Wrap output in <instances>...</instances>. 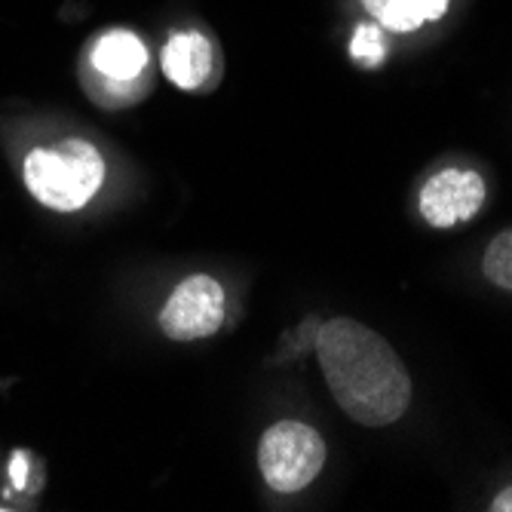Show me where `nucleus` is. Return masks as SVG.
<instances>
[{"mask_svg":"<svg viewBox=\"0 0 512 512\" xmlns=\"http://www.w3.org/2000/svg\"><path fill=\"white\" fill-rule=\"evenodd\" d=\"M316 356L338 408L362 427H390L411 405V378L399 353L368 325L335 316L316 329Z\"/></svg>","mask_w":512,"mask_h":512,"instance_id":"obj_1","label":"nucleus"},{"mask_svg":"<svg viewBox=\"0 0 512 512\" xmlns=\"http://www.w3.org/2000/svg\"><path fill=\"white\" fill-rule=\"evenodd\" d=\"M25 188L53 212H77L105 184V160L86 138H65L53 148H34L22 163Z\"/></svg>","mask_w":512,"mask_h":512,"instance_id":"obj_2","label":"nucleus"},{"mask_svg":"<svg viewBox=\"0 0 512 512\" xmlns=\"http://www.w3.org/2000/svg\"><path fill=\"white\" fill-rule=\"evenodd\" d=\"M148 62L145 40L132 31L114 28L92 37L89 50L83 53L80 80L96 105L111 111L129 108L151 92Z\"/></svg>","mask_w":512,"mask_h":512,"instance_id":"obj_3","label":"nucleus"},{"mask_svg":"<svg viewBox=\"0 0 512 512\" xmlns=\"http://www.w3.org/2000/svg\"><path fill=\"white\" fill-rule=\"evenodd\" d=\"M325 442L322 436L301 421L273 424L258 445V467L270 491L295 494L304 491L322 470Z\"/></svg>","mask_w":512,"mask_h":512,"instance_id":"obj_4","label":"nucleus"},{"mask_svg":"<svg viewBox=\"0 0 512 512\" xmlns=\"http://www.w3.org/2000/svg\"><path fill=\"white\" fill-rule=\"evenodd\" d=\"M224 289L218 279L197 273L169 295L160 310V332L172 341H200L221 329Z\"/></svg>","mask_w":512,"mask_h":512,"instance_id":"obj_5","label":"nucleus"},{"mask_svg":"<svg viewBox=\"0 0 512 512\" xmlns=\"http://www.w3.org/2000/svg\"><path fill=\"white\" fill-rule=\"evenodd\" d=\"M485 181L473 169H442L424 188L417 209L430 227H454L460 221L476 218L485 203Z\"/></svg>","mask_w":512,"mask_h":512,"instance_id":"obj_6","label":"nucleus"},{"mask_svg":"<svg viewBox=\"0 0 512 512\" xmlns=\"http://www.w3.org/2000/svg\"><path fill=\"white\" fill-rule=\"evenodd\" d=\"M215 68L212 43L197 31H181L163 46V74L184 92L203 89Z\"/></svg>","mask_w":512,"mask_h":512,"instance_id":"obj_7","label":"nucleus"},{"mask_svg":"<svg viewBox=\"0 0 512 512\" xmlns=\"http://www.w3.org/2000/svg\"><path fill=\"white\" fill-rule=\"evenodd\" d=\"M362 7L381 28L393 34H408L427 22L442 19L448 0H362Z\"/></svg>","mask_w":512,"mask_h":512,"instance_id":"obj_8","label":"nucleus"},{"mask_svg":"<svg viewBox=\"0 0 512 512\" xmlns=\"http://www.w3.org/2000/svg\"><path fill=\"white\" fill-rule=\"evenodd\" d=\"M482 270L491 279V286H497L503 292H512V227H506L503 234H497L488 243Z\"/></svg>","mask_w":512,"mask_h":512,"instance_id":"obj_9","label":"nucleus"},{"mask_svg":"<svg viewBox=\"0 0 512 512\" xmlns=\"http://www.w3.org/2000/svg\"><path fill=\"white\" fill-rule=\"evenodd\" d=\"M353 56L359 62H365L368 68H375L381 59H384V43H381V31L371 28V25H362L356 31V40H353Z\"/></svg>","mask_w":512,"mask_h":512,"instance_id":"obj_10","label":"nucleus"},{"mask_svg":"<svg viewBox=\"0 0 512 512\" xmlns=\"http://www.w3.org/2000/svg\"><path fill=\"white\" fill-rule=\"evenodd\" d=\"M491 512H512V485L509 488H503L494 500H491V506H488Z\"/></svg>","mask_w":512,"mask_h":512,"instance_id":"obj_11","label":"nucleus"},{"mask_svg":"<svg viewBox=\"0 0 512 512\" xmlns=\"http://www.w3.org/2000/svg\"><path fill=\"white\" fill-rule=\"evenodd\" d=\"M25 476H28V463H25V454H16L13 460V479L19 488H25Z\"/></svg>","mask_w":512,"mask_h":512,"instance_id":"obj_12","label":"nucleus"}]
</instances>
